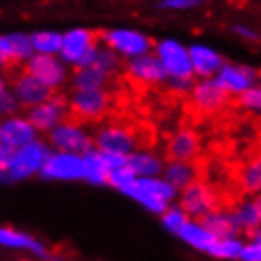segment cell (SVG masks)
Returning a JSON list of instances; mask_svg holds the SVG:
<instances>
[{
  "mask_svg": "<svg viewBox=\"0 0 261 261\" xmlns=\"http://www.w3.org/2000/svg\"><path fill=\"white\" fill-rule=\"evenodd\" d=\"M114 95L112 89H91V91H74L68 98L66 118L76 125L100 123L112 112Z\"/></svg>",
  "mask_w": 261,
  "mask_h": 261,
  "instance_id": "1",
  "label": "cell"
},
{
  "mask_svg": "<svg viewBox=\"0 0 261 261\" xmlns=\"http://www.w3.org/2000/svg\"><path fill=\"white\" fill-rule=\"evenodd\" d=\"M186 105L191 110L193 118L214 116L220 114L227 105H231V95L220 85L218 80L204 78L199 84H193L191 91L188 93Z\"/></svg>",
  "mask_w": 261,
  "mask_h": 261,
  "instance_id": "2",
  "label": "cell"
},
{
  "mask_svg": "<svg viewBox=\"0 0 261 261\" xmlns=\"http://www.w3.org/2000/svg\"><path fill=\"white\" fill-rule=\"evenodd\" d=\"M121 191L155 214H163L169 208L167 202L172 201L176 195V190L169 182L159 178H135V182H130Z\"/></svg>",
  "mask_w": 261,
  "mask_h": 261,
  "instance_id": "3",
  "label": "cell"
},
{
  "mask_svg": "<svg viewBox=\"0 0 261 261\" xmlns=\"http://www.w3.org/2000/svg\"><path fill=\"white\" fill-rule=\"evenodd\" d=\"M222 199L223 195L218 190H214L212 184H208L204 178H197L182 190L180 208L188 216L201 218L212 210L222 208Z\"/></svg>",
  "mask_w": 261,
  "mask_h": 261,
  "instance_id": "4",
  "label": "cell"
},
{
  "mask_svg": "<svg viewBox=\"0 0 261 261\" xmlns=\"http://www.w3.org/2000/svg\"><path fill=\"white\" fill-rule=\"evenodd\" d=\"M49 155H51L49 148L42 142H31L27 146H21L19 150L13 151L10 167H8V178L21 180V178L33 176L34 172H40Z\"/></svg>",
  "mask_w": 261,
  "mask_h": 261,
  "instance_id": "5",
  "label": "cell"
},
{
  "mask_svg": "<svg viewBox=\"0 0 261 261\" xmlns=\"http://www.w3.org/2000/svg\"><path fill=\"white\" fill-rule=\"evenodd\" d=\"M49 142L61 150L63 153H85L93 148V137L82 125H76L63 119L59 125H55L49 130Z\"/></svg>",
  "mask_w": 261,
  "mask_h": 261,
  "instance_id": "6",
  "label": "cell"
},
{
  "mask_svg": "<svg viewBox=\"0 0 261 261\" xmlns=\"http://www.w3.org/2000/svg\"><path fill=\"white\" fill-rule=\"evenodd\" d=\"M125 74H127L129 82L140 85V87H157V85L167 84V80H169L163 65L159 63L155 55H150V53H144V55L130 59L125 65Z\"/></svg>",
  "mask_w": 261,
  "mask_h": 261,
  "instance_id": "7",
  "label": "cell"
},
{
  "mask_svg": "<svg viewBox=\"0 0 261 261\" xmlns=\"http://www.w3.org/2000/svg\"><path fill=\"white\" fill-rule=\"evenodd\" d=\"M157 59L163 65L167 76L176 80H191L193 78V68L190 63L188 49L174 40H165L155 46Z\"/></svg>",
  "mask_w": 261,
  "mask_h": 261,
  "instance_id": "8",
  "label": "cell"
},
{
  "mask_svg": "<svg viewBox=\"0 0 261 261\" xmlns=\"http://www.w3.org/2000/svg\"><path fill=\"white\" fill-rule=\"evenodd\" d=\"M25 68L34 80H38L40 84H44L51 91L61 89L66 80L65 66H63L61 61L55 59L53 55H42V53H38L34 57H29L25 63Z\"/></svg>",
  "mask_w": 261,
  "mask_h": 261,
  "instance_id": "9",
  "label": "cell"
},
{
  "mask_svg": "<svg viewBox=\"0 0 261 261\" xmlns=\"http://www.w3.org/2000/svg\"><path fill=\"white\" fill-rule=\"evenodd\" d=\"M40 176L46 180H82L85 178L84 159L76 153H55L46 159L40 169Z\"/></svg>",
  "mask_w": 261,
  "mask_h": 261,
  "instance_id": "10",
  "label": "cell"
},
{
  "mask_svg": "<svg viewBox=\"0 0 261 261\" xmlns=\"http://www.w3.org/2000/svg\"><path fill=\"white\" fill-rule=\"evenodd\" d=\"M100 40H105V46L112 51L123 53L125 57H138L151 49V40L135 31H110L100 33Z\"/></svg>",
  "mask_w": 261,
  "mask_h": 261,
  "instance_id": "11",
  "label": "cell"
},
{
  "mask_svg": "<svg viewBox=\"0 0 261 261\" xmlns=\"http://www.w3.org/2000/svg\"><path fill=\"white\" fill-rule=\"evenodd\" d=\"M66 110H68V100L63 95H53L46 102L29 108L27 119L36 130H51L66 118Z\"/></svg>",
  "mask_w": 261,
  "mask_h": 261,
  "instance_id": "12",
  "label": "cell"
},
{
  "mask_svg": "<svg viewBox=\"0 0 261 261\" xmlns=\"http://www.w3.org/2000/svg\"><path fill=\"white\" fill-rule=\"evenodd\" d=\"M201 153V140L193 129H180L167 140L165 157L167 161H186L193 163Z\"/></svg>",
  "mask_w": 261,
  "mask_h": 261,
  "instance_id": "13",
  "label": "cell"
},
{
  "mask_svg": "<svg viewBox=\"0 0 261 261\" xmlns=\"http://www.w3.org/2000/svg\"><path fill=\"white\" fill-rule=\"evenodd\" d=\"M231 216L235 218L237 225L241 231H246L250 235V241H259V220H261V208L259 199H237L233 201V210Z\"/></svg>",
  "mask_w": 261,
  "mask_h": 261,
  "instance_id": "14",
  "label": "cell"
},
{
  "mask_svg": "<svg viewBox=\"0 0 261 261\" xmlns=\"http://www.w3.org/2000/svg\"><path fill=\"white\" fill-rule=\"evenodd\" d=\"M216 80L229 95H241L242 91H246L254 85V82L257 80V70L250 66L222 65Z\"/></svg>",
  "mask_w": 261,
  "mask_h": 261,
  "instance_id": "15",
  "label": "cell"
},
{
  "mask_svg": "<svg viewBox=\"0 0 261 261\" xmlns=\"http://www.w3.org/2000/svg\"><path fill=\"white\" fill-rule=\"evenodd\" d=\"M36 129L27 118H10L0 125V144L10 150L34 142Z\"/></svg>",
  "mask_w": 261,
  "mask_h": 261,
  "instance_id": "16",
  "label": "cell"
},
{
  "mask_svg": "<svg viewBox=\"0 0 261 261\" xmlns=\"http://www.w3.org/2000/svg\"><path fill=\"white\" fill-rule=\"evenodd\" d=\"M100 40V33L97 31H85V29H76V31H70L63 36V42H61V55L66 63H74L85 53V49L93 44H97Z\"/></svg>",
  "mask_w": 261,
  "mask_h": 261,
  "instance_id": "17",
  "label": "cell"
},
{
  "mask_svg": "<svg viewBox=\"0 0 261 261\" xmlns=\"http://www.w3.org/2000/svg\"><path fill=\"white\" fill-rule=\"evenodd\" d=\"M31 53H33V47H31L29 36H25V34L0 36V68L27 63Z\"/></svg>",
  "mask_w": 261,
  "mask_h": 261,
  "instance_id": "18",
  "label": "cell"
},
{
  "mask_svg": "<svg viewBox=\"0 0 261 261\" xmlns=\"http://www.w3.org/2000/svg\"><path fill=\"white\" fill-rule=\"evenodd\" d=\"M197 222L201 223L202 227L208 231L210 235L216 239H225V237H237V233L241 231L237 225L235 218L231 216V212L227 210H212L208 214L197 218Z\"/></svg>",
  "mask_w": 261,
  "mask_h": 261,
  "instance_id": "19",
  "label": "cell"
},
{
  "mask_svg": "<svg viewBox=\"0 0 261 261\" xmlns=\"http://www.w3.org/2000/svg\"><path fill=\"white\" fill-rule=\"evenodd\" d=\"M114 82H116V76H108L97 66H85V68H76V74L72 78V87H74V91L110 89Z\"/></svg>",
  "mask_w": 261,
  "mask_h": 261,
  "instance_id": "20",
  "label": "cell"
},
{
  "mask_svg": "<svg viewBox=\"0 0 261 261\" xmlns=\"http://www.w3.org/2000/svg\"><path fill=\"white\" fill-rule=\"evenodd\" d=\"M165 182H169L174 190H184L193 180L202 178V165L199 161L186 163V161H170L165 169Z\"/></svg>",
  "mask_w": 261,
  "mask_h": 261,
  "instance_id": "21",
  "label": "cell"
},
{
  "mask_svg": "<svg viewBox=\"0 0 261 261\" xmlns=\"http://www.w3.org/2000/svg\"><path fill=\"white\" fill-rule=\"evenodd\" d=\"M188 55H190L193 74H199L202 78L214 76L223 65L222 57L216 51H212L210 47L204 46H191V49H188Z\"/></svg>",
  "mask_w": 261,
  "mask_h": 261,
  "instance_id": "22",
  "label": "cell"
},
{
  "mask_svg": "<svg viewBox=\"0 0 261 261\" xmlns=\"http://www.w3.org/2000/svg\"><path fill=\"white\" fill-rule=\"evenodd\" d=\"M0 246L13 250H27V252H33L34 255H38V257H46L47 255V250L42 242L36 241L34 237L15 231L12 227H0Z\"/></svg>",
  "mask_w": 261,
  "mask_h": 261,
  "instance_id": "23",
  "label": "cell"
},
{
  "mask_svg": "<svg viewBox=\"0 0 261 261\" xmlns=\"http://www.w3.org/2000/svg\"><path fill=\"white\" fill-rule=\"evenodd\" d=\"M176 235L180 237L186 244H190L191 248L199 250V252H206V254H208L210 246H212L216 241V237L210 235L208 231L202 227L197 220H188L182 227L178 229Z\"/></svg>",
  "mask_w": 261,
  "mask_h": 261,
  "instance_id": "24",
  "label": "cell"
},
{
  "mask_svg": "<svg viewBox=\"0 0 261 261\" xmlns=\"http://www.w3.org/2000/svg\"><path fill=\"white\" fill-rule=\"evenodd\" d=\"M127 167L137 178H153L163 169L161 159L151 151H130L127 155Z\"/></svg>",
  "mask_w": 261,
  "mask_h": 261,
  "instance_id": "25",
  "label": "cell"
},
{
  "mask_svg": "<svg viewBox=\"0 0 261 261\" xmlns=\"http://www.w3.org/2000/svg\"><path fill=\"white\" fill-rule=\"evenodd\" d=\"M82 159H84L85 165V180L91 184H106V178H108L110 170L106 169L100 151L91 148V150L85 151Z\"/></svg>",
  "mask_w": 261,
  "mask_h": 261,
  "instance_id": "26",
  "label": "cell"
},
{
  "mask_svg": "<svg viewBox=\"0 0 261 261\" xmlns=\"http://www.w3.org/2000/svg\"><path fill=\"white\" fill-rule=\"evenodd\" d=\"M239 184L244 193H257L259 191V184H261V167H259V159H254V161H248L244 163L239 169V180H235Z\"/></svg>",
  "mask_w": 261,
  "mask_h": 261,
  "instance_id": "27",
  "label": "cell"
},
{
  "mask_svg": "<svg viewBox=\"0 0 261 261\" xmlns=\"http://www.w3.org/2000/svg\"><path fill=\"white\" fill-rule=\"evenodd\" d=\"M29 42H31V47L34 51L42 53V55H53L61 49V42H63V36L57 33H36L33 36H29Z\"/></svg>",
  "mask_w": 261,
  "mask_h": 261,
  "instance_id": "28",
  "label": "cell"
},
{
  "mask_svg": "<svg viewBox=\"0 0 261 261\" xmlns=\"http://www.w3.org/2000/svg\"><path fill=\"white\" fill-rule=\"evenodd\" d=\"M241 248L242 241L239 237H225V239H216L214 244L210 246L208 254L220 257V259H237Z\"/></svg>",
  "mask_w": 261,
  "mask_h": 261,
  "instance_id": "29",
  "label": "cell"
},
{
  "mask_svg": "<svg viewBox=\"0 0 261 261\" xmlns=\"http://www.w3.org/2000/svg\"><path fill=\"white\" fill-rule=\"evenodd\" d=\"M93 66L100 68V70L106 72L108 76H116V74H119L123 63H121V59L116 55V51H112V49H108V47H100V49H98V55H97V61H95V65Z\"/></svg>",
  "mask_w": 261,
  "mask_h": 261,
  "instance_id": "30",
  "label": "cell"
},
{
  "mask_svg": "<svg viewBox=\"0 0 261 261\" xmlns=\"http://www.w3.org/2000/svg\"><path fill=\"white\" fill-rule=\"evenodd\" d=\"M161 222H163V227L167 229V231L176 235L178 229L188 222V214H186L180 206H172V208H167L163 214H161Z\"/></svg>",
  "mask_w": 261,
  "mask_h": 261,
  "instance_id": "31",
  "label": "cell"
},
{
  "mask_svg": "<svg viewBox=\"0 0 261 261\" xmlns=\"http://www.w3.org/2000/svg\"><path fill=\"white\" fill-rule=\"evenodd\" d=\"M135 172L125 165V167H119V169H114L108 172V178H106V184H110L118 190H123L127 188L130 182H135Z\"/></svg>",
  "mask_w": 261,
  "mask_h": 261,
  "instance_id": "32",
  "label": "cell"
},
{
  "mask_svg": "<svg viewBox=\"0 0 261 261\" xmlns=\"http://www.w3.org/2000/svg\"><path fill=\"white\" fill-rule=\"evenodd\" d=\"M239 105H241L242 108H246V110H259V105H261L259 87L252 85L250 89L242 91L241 95H239Z\"/></svg>",
  "mask_w": 261,
  "mask_h": 261,
  "instance_id": "33",
  "label": "cell"
},
{
  "mask_svg": "<svg viewBox=\"0 0 261 261\" xmlns=\"http://www.w3.org/2000/svg\"><path fill=\"white\" fill-rule=\"evenodd\" d=\"M241 261H261V242L259 241H250L248 244H242L239 257Z\"/></svg>",
  "mask_w": 261,
  "mask_h": 261,
  "instance_id": "34",
  "label": "cell"
},
{
  "mask_svg": "<svg viewBox=\"0 0 261 261\" xmlns=\"http://www.w3.org/2000/svg\"><path fill=\"white\" fill-rule=\"evenodd\" d=\"M21 106L17 102V98L13 97V93L4 91L0 95V116H12L19 110Z\"/></svg>",
  "mask_w": 261,
  "mask_h": 261,
  "instance_id": "35",
  "label": "cell"
},
{
  "mask_svg": "<svg viewBox=\"0 0 261 261\" xmlns=\"http://www.w3.org/2000/svg\"><path fill=\"white\" fill-rule=\"evenodd\" d=\"M199 4V0H163L161 8L165 10H184V8H193Z\"/></svg>",
  "mask_w": 261,
  "mask_h": 261,
  "instance_id": "36",
  "label": "cell"
},
{
  "mask_svg": "<svg viewBox=\"0 0 261 261\" xmlns=\"http://www.w3.org/2000/svg\"><path fill=\"white\" fill-rule=\"evenodd\" d=\"M235 33L241 34V36H244L246 40H257V34L252 31V29H246V27H235Z\"/></svg>",
  "mask_w": 261,
  "mask_h": 261,
  "instance_id": "37",
  "label": "cell"
},
{
  "mask_svg": "<svg viewBox=\"0 0 261 261\" xmlns=\"http://www.w3.org/2000/svg\"><path fill=\"white\" fill-rule=\"evenodd\" d=\"M6 91V87H4V82H2V80H0V95H2V93Z\"/></svg>",
  "mask_w": 261,
  "mask_h": 261,
  "instance_id": "38",
  "label": "cell"
}]
</instances>
